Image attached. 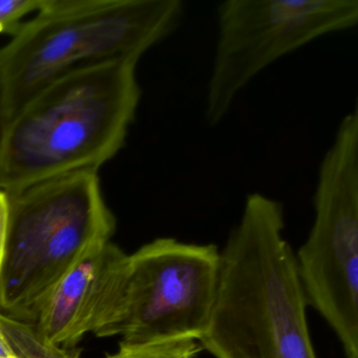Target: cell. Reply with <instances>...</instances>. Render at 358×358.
Instances as JSON below:
<instances>
[{
    "mask_svg": "<svg viewBox=\"0 0 358 358\" xmlns=\"http://www.w3.org/2000/svg\"><path fill=\"white\" fill-rule=\"evenodd\" d=\"M8 228L0 309L22 322L92 249L110 242L116 217L97 171H76L6 192Z\"/></svg>",
    "mask_w": 358,
    "mask_h": 358,
    "instance_id": "4",
    "label": "cell"
},
{
    "mask_svg": "<svg viewBox=\"0 0 358 358\" xmlns=\"http://www.w3.org/2000/svg\"><path fill=\"white\" fill-rule=\"evenodd\" d=\"M284 205L255 192L221 251L219 286L203 350L215 358H317Z\"/></svg>",
    "mask_w": 358,
    "mask_h": 358,
    "instance_id": "1",
    "label": "cell"
},
{
    "mask_svg": "<svg viewBox=\"0 0 358 358\" xmlns=\"http://www.w3.org/2000/svg\"><path fill=\"white\" fill-rule=\"evenodd\" d=\"M314 221L295 255L309 306L358 358V106L341 119L318 167Z\"/></svg>",
    "mask_w": 358,
    "mask_h": 358,
    "instance_id": "5",
    "label": "cell"
},
{
    "mask_svg": "<svg viewBox=\"0 0 358 358\" xmlns=\"http://www.w3.org/2000/svg\"><path fill=\"white\" fill-rule=\"evenodd\" d=\"M203 347L194 337L157 339L150 341H124L116 353L106 358H199Z\"/></svg>",
    "mask_w": 358,
    "mask_h": 358,
    "instance_id": "10",
    "label": "cell"
},
{
    "mask_svg": "<svg viewBox=\"0 0 358 358\" xmlns=\"http://www.w3.org/2000/svg\"><path fill=\"white\" fill-rule=\"evenodd\" d=\"M0 328L18 358H80V352L51 343L29 322L0 313Z\"/></svg>",
    "mask_w": 358,
    "mask_h": 358,
    "instance_id": "9",
    "label": "cell"
},
{
    "mask_svg": "<svg viewBox=\"0 0 358 358\" xmlns=\"http://www.w3.org/2000/svg\"><path fill=\"white\" fill-rule=\"evenodd\" d=\"M220 268L221 251L215 244L158 238L143 245L127 257L120 303L99 337L200 341L215 306Z\"/></svg>",
    "mask_w": 358,
    "mask_h": 358,
    "instance_id": "7",
    "label": "cell"
},
{
    "mask_svg": "<svg viewBox=\"0 0 358 358\" xmlns=\"http://www.w3.org/2000/svg\"><path fill=\"white\" fill-rule=\"evenodd\" d=\"M16 357L15 352L13 348L10 345L6 335L3 334V330L0 328V358H11Z\"/></svg>",
    "mask_w": 358,
    "mask_h": 358,
    "instance_id": "13",
    "label": "cell"
},
{
    "mask_svg": "<svg viewBox=\"0 0 358 358\" xmlns=\"http://www.w3.org/2000/svg\"><path fill=\"white\" fill-rule=\"evenodd\" d=\"M8 228V200L6 192L0 190V269L5 253Z\"/></svg>",
    "mask_w": 358,
    "mask_h": 358,
    "instance_id": "12",
    "label": "cell"
},
{
    "mask_svg": "<svg viewBox=\"0 0 358 358\" xmlns=\"http://www.w3.org/2000/svg\"><path fill=\"white\" fill-rule=\"evenodd\" d=\"M181 0H45L0 48V129L71 73L142 56L181 27Z\"/></svg>",
    "mask_w": 358,
    "mask_h": 358,
    "instance_id": "3",
    "label": "cell"
},
{
    "mask_svg": "<svg viewBox=\"0 0 358 358\" xmlns=\"http://www.w3.org/2000/svg\"><path fill=\"white\" fill-rule=\"evenodd\" d=\"M45 0H0V34L15 35L24 18L36 13Z\"/></svg>",
    "mask_w": 358,
    "mask_h": 358,
    "instance_id": "11",
    "label": "cell"
},
{
    "mask_svg": "<svg viewBox=\"0 0 358 358\" xmlns=\"http://www.w3.org/2000/svg\"><path fill=\"white\" fill-rule=\"evenodd\" d=\"M139 62L71 73L35 94L0 129V190L16 192L76 171H97L127 144L142 91Z\"/></svg>",
    "mask_w": 358,
    "mask_h": 358,
    "instance_id": "2",
    "label": "cell"
},
{
    "mask_svg": "<svg viewBox=\"0 0 358 358\" xmlns=\"http://www.w3.org/2000/svg\"><path fill=\"white\" fill-rule=\"evenodd\" d=\"M217 36L205 120L217 127L240 94L280 58L356 27V0H227L217 7Z\"/></svg>",
    "mask_w": 358,
    "mask_h": 358,
    "instance_id": "6",
    "label": "cell"
},
{
    "mask_svg": "<svg viewBox=\"0 0 358 358\" xmlns=\"http://www.w3.org/2000/svg\"><path fill=\"white\" fill-rule=\"evenodd\" d=\"M127 257L112 241L92 249L60 278L30 324L66 349L75 348L87 333L99 337L120 303Z\"/></svg>",
    "mask_w": 358,
    "mask_h": 358,
    "instance_id": "8",
    "label": "cell"
},
{
    "mask_svg": "<svg viewBox=\"0 0 358 358\" xmlns=\"http://www.w3.org/2000/svg\"><path fill=\"white\" fill-rule=\"evenodd\" d=\"M11 358H18L17 356H16V357H11Z\"/></svg>",
    "mask_w": 358,
    "mask_h": 358,
    "instance_id": "14",
    "label": "cell"
}]
</instances>
